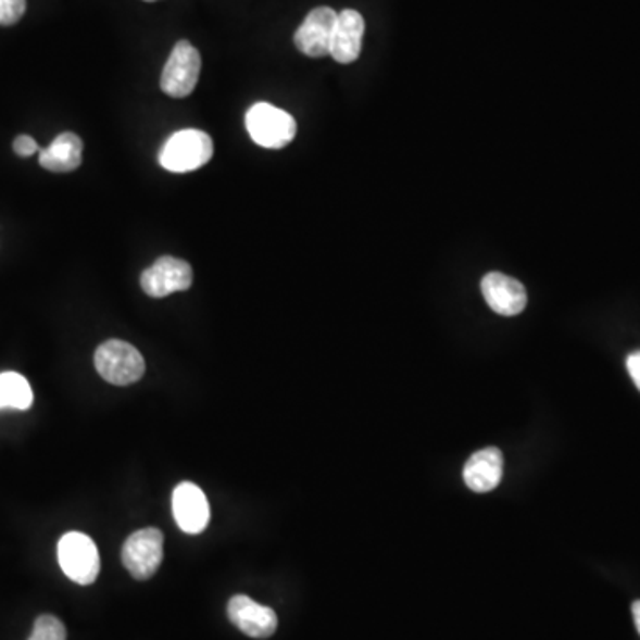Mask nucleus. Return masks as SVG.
<instances>
[{
	"mask_svg": "<svg viewBox=\"0 0 640 640\" xmlns=\"http://www.w3.org/2000/svg\"><path fill=\"white\" fill-rule=\"evenodd\" d=\"M214 155V142L209 134L187 128L173 134L162 147L159 162L167 172L191 173L205 166Z\"/></svg>",
	"mask_w": 640,
	"mask_h": 640,
	"instance_id": "nucleus-1",
	"label": "nucleus"
},
{
	"mask_svg": "<svg viewBox=\"0 0 640 640\" xmlns=\"http://www.w3.org/2000/svg\"><path fill=\"white\" fill-rule=\"evenodd\" d=\"M95 367L98 374L116 387H127L145 376V357L130 343L123 340H108L95 352Z\"/></svg>",
	"mask_w": 640,
	"mask_h": 640,
	"instance_id": "nucleus-2",
	"label": "nucleus"
},
{
	"mask_svg": "<svg viewBox=\"0 0 640 640\" xmlns=\"http://www.w3.org/2000/svg\"><path fill=\"white\" fill-rule=\"evenodd\" d=\"M246 128L259 147L279 150L292 142L298 133V123L281 109L271 103H256L246 114Z\"/></svg>",
	"mask_w": 640,
	"mask_h": 640,
	"instance_id": "nucleus-3",
	"label": "nucleus"
},
{
	"mask_svg": "<svg viewBox=\"0 0 640 640\" xmlns=\"http://www.w3.org/2000/svg\"><path fill=\"white\" fill-rule=\"evenodd\" d=\"M59 566L78 586L93 583L100 573V555L93 539L83 532L64 534L58 544Z\"/></svg>",
	"mask_w": 640,
	"mask_h": 640,
	"instance_id": "nucleus-4",
	"label": "nucleus"
},
{
	"mask_svg": "<svg viewBox=\"0 0 640 640\" xmlns=\"http://www.w3.org/2000/svg\"><path fill=\"white\" fill-rule=\"evenodd\" d=\"M164 559V536L159 528H142L125 541L122 561L137 580L155 575Z\"/></svg>",
	"mask_w": 640,
	"mask_h": 640,
	"instance_id": "nucleus-5",
	"label": "nucleus"
},
{
	"mask_svg": "<svg viewBox=\"0 0 640 640\" xmlns=\"http://www.w3.org/2000/svg\"><path fill=\"white\" fill-rule=\"evenodd\" d=\"M201 55L187 39L175 45L162 70L161 88L172 98H186L194 91L200 78Z\"/></svg>",
	"mask_w": 640,
	"mask_h": 640,
	"instance_id": "nucleus-6",
	"label": "nucleus"
},
{
	"mask_svg": "<svg viewBox=\"0 0 640 640\" xmlns=\"http://www.w3.org/2000/svg\"><path fill=\"white\" fill-rule=\"evenodd\" d=\"M191 265L175 256H162L141 276V287L150 298H166L170 293L191 289Z\"/></svg>",
	"mask_w": 640,
	"mask_h": 640,
	"instance_id": "nucleus-7",
	"label": "nucleus"
},
{
	"mask_svg": "<svg viewBox=\"0 0 640 640\" xmlns=\"http://www.w3.org/2000/svg\"><path fill=\"white\" fill-rule=\"evenodd\" d=\"M337 18L338 13L331 8H317L310 11L301 27L296 30L293 43L309 58L329 55Z\"/></svg>",
	"mask_w": 640,
	"mask_h": 640,
	"instance_id": "nucleus-8",
	"label": "nucleus"
},
{
	"mask_svg": "<svg viewBox=\"0 0 640 640\" xmlns=\"http://www.w3.org/2000/svg\"><path fill=\"white\" fill-rule=\"evenodd\" d=\"M480 290L489 309L504 317H514L527 309V290L518 279L511 278L507 274H486Z\"/></svg>",
	"mask_w": 640,
	"mask_h": 640,
	"instance_id": "nucleus-9",
	"label": "nucleus"
},
{
	"mask_svg": "<svg viewBox=\"0 0 640 640\" xmlns=\"http://www.w3.org/2000/svg\"><path fill=\"white\" fill-rule=\"evenodd\" d=\"M173 516L186 534H201L211 519V507L203 489L192 482H180L173 491Z\"/></svg>",
	"mask_w": 640,
	"mask_h": 640,
	"instance_id": "nucleus-10",
	"label": "nucleus"
},
{
	"mask_svg": "<svg viewBox=\"0 0 640 640\" xmlns=\"http://www.w3.org/2000/svg\"><path fill=\"white\" fill-rule=\"evenodd\" d=\"M228 617L240 631L253 639H267L278 628V616L269 606L260 605L244 594H237L228 603Z\"/></svg>",
	"mask_w": 640,
	"mask_h": 640,
	"instance_id": "nucleus-11",
	"label": "nucleus"
},
{
	"mask_svg": "<svg viewBox=\"0 0 640 640\" xmlns=\"http://www.w3.org/2000/svg\"><path fill=\"white\" fill-rule=\"evenodd\" d=\"M502 472H504V455L497 447H488L469 455L463 469V477H465L466 486L475 493H488L500 485Z\"/></svg>",
	"mask_w": 640,
	"mask_h": 640,
	"instance_id": "nucleus-12",
	"label": "nucleus"
},
{
	"mask_svg": "<svg viewBox=\"0 0 640 640\" xmlns=\"http://www.w3.org/2000/svg\"><path fill=\"white\" fill-rule=\"evenodd\" d=\"M363 33H365V20L357 11L343 10L342 13H338L329 55L337 63H354L362 52Z\"/></svg>",
	"mask_w": 640,
	"mask_h": 640,
	"instance_id": "nucleus-13",
	"label": "nucleus"
},
{
	"mask_svg": "<svg viewBox=\"0 0 640 640\" xmlns=\"http://www.w3.org/2000/svg\"><path fill=\"white\" fill-rule=\"evenodd\" d=\"M84 145L74 133H64L55 137L52 145L39 150V164L52 173L75 172L83 162Z\"/></svg>",
	"mask_w": 640,
	"mask_h": 640,
	"instance_id": "nucleus-14",
	"label": "nucleus"
},
{
	"mask_svg": "<svg viewBox=\"0 0 640 640\" xmlns=\"http://www.w3.org/2000/svg\"><path fill=\"white\" fill-rule=\"evenodd\" d=\"M35 401L33 388L24 376L16 372H2L0 374V410H29Z\"/></svg>",
	"mask_w": 640,
	"mask_h": 640,
	"instance_id": "nucleus-15",
	"label": "nucleus"
},
{
	"mask_svg": "<svg viewBox=\"0 0 640 640\" xmlns=\"http://www.w3.org/2000/svg\"><path fill=\"white\" fill-rule=\"evenodd\" d=\"M29 640H66V628L54 616H39Z\"/></svg>",
	"mask_w": 640,
	"mask_h": 640,
	"instance_id": "nucleus-16",
	"label": "nucleus"
},
{
	"mask_svg": "<svg viewBox=\"0 0 640 640\" xmlns=\"http://www.w3.org/2000/svg\"><path fill=\"white\" fill-rule=\"evenodd\" d=\"M25 0H0V25H15L24 16Z\"/></svg>",
	"mask_w": 640,
	"mask_h": 640,
	"instance_id": "nucleus-17",
	"label": "nucleus"
},
{
	"mask_svg": "<svg viewBox=\"0 0 640 640\" xmlns=\"http://www.w3.org/2000/svg\"><path fill=\"white\" fill-rule=\"evenodd\" d=\"M13 150H15L16 155L20 156H30L35 155L36 152H39L38 145H36L35 139L29 136H18L13 142Z\"/></svg>",
	"mask_w": 640,
	"mask_h": 640,
	"instance_id": "nucleus-18",
	"label": "nucleus"
},
{
	"mask_svg": "<svg viewBox=\"0 0 640 640\" xmlns=\"http://www.w3.org/2000/svg\"><path fill=\"white\" fill-rule=\"evenodd\" d=\"M626 368L630 372V377L636 382V387L640 391V351L631 352L628 360H626Z\"/></svg>",
	"mask_w": 640,
	"mask_h": 640,
	"instance_id": "nucleus-19",
	"label": "nucleus"
},
{
	"mask_svg": "<svg viewBox=\"0 0 640 640\" xmlns=\"http://www.w3.org/2000/svg\"><path fill=\"white\" fill-rule=\"evenodd\" d=\"M631 612H633V619H636L637 630H639L640 633V602L633 603Z\"/></svg>",
	"mask_w": 640,
	"mask_h": 640,
	"instance_id": "nucleus-20",
	"label": "nucleus"
},
{
	"mask_svg": "<svg viewBox=\"0 0 640 640\" xmlns=\"http://www.w3.org/2000/svg\"><path fill=\"white\" fill-rule=\"evenodd\" d=\"M148 2H153V0H148Z\"/></svg>",
	"mask_w": 640,
	"mask_h": 640,
	"instance_id": "nucleus-21",
	"label": "nucleus"
}]
</instances>
